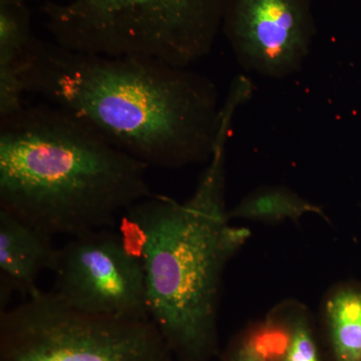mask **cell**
<instances>
[{
    "label": "cell",
    "instance_id": "6da1fadb",
    "mask_svg": "<svg viewBox=\"0 0 361 361\" xmlns=\"http://www.w3.org/2000/svg\"><path fill=\"white\" fill-rule=\"evenodd\" d=\"M27 94L59 106L148 167L208 163L222 106L212 80L144 56L73 51L33 40Z\"/></svg>",
    "mask_w": 361,
    "mask_h": 361
},
{
    "label": "cell",
    "instance_id": "7a4b0ae2",
    "mask_svg": "<svg viewBox=\"0 0 361 361\" xmlns=\"http://www.w3.org/2000/svg\"><path fill=\"white\" fill-rule=\"evenodd\" d=\"M236 111L223 106L217 144L189 199L152 194L121 219L120 233L144 269L149 319L177 361L218 355L223 274L251 236L230 224L226 206L227 142Z\"/></svg>",
    "mask_w": 361,
    "mask_h": 361
},
{
    "label": "cell",
    "instance_id": "3957f363",
    "mask_svg": "<svg viewBox=\"0 0 361 361\" xmlns=\"http://www.w3.org/2000/svg\"><path fill=\"white\" fill-rule=\"evenodd\" d=\"M148 169L51 104L0 120V210L52 238L116 224L152 195Z\"/></svg>",
    "mask_w": 361,
    "mask_h": 361
},
{
    "label": "cell",
    "instance_id": "277c9868",
    "mask_svg": "<svg viewBox=\"0 0 361 361\" xmlns=\"http://www.w3.org/2000/svg\"><path fill=\"white\" fill-rule=\"evenodd\" d=\"M230 0H71L42 6L56 44L103 56H144L180 68L212 51Z\"/></svg>",
    "mask_w": 361,
    "mask_h": 361
},
{
    "label": "cell",
    "instance_id": "5b68a950",
    "mask_svg": "<svg viewBox=\"0 0 361 361\" xmlns=\"http://www.w3.org/2000/svg\"><path fill=\"white\" fill-rule=\"evenodd\" d=\"M151 319L73 310L40 291L0 313V361H173Z\"/></svg>",
    "mask_w": 361,
    "mask_h": 361
},
{
    "label": "cell",
    "instance_id": "8992f818",
    "mask_svg": "<svg viewBox=\"0 0 361 361\" xmlns=\"http://www.w3.org/2000/svg\"><path fill=\"white\" fill-rule=\"evenodd\" d=\"M51 291L73 310L123 319H149L141 260L120 231L96 230L59 248Z\"/></svg>",
    "mask_w": 361,
    "mask_h": 361
},
{
    "label": "cell",
    "instance_id": "52a82bcc",
    "mask_svg": "<svg viewBox=\"0 0 361 361\" xmlns=\"http://www.w3.org/2000/svg\"><path fill=\"white\" fill-rule=\"evenodd\" d=\"M222 30L242 68L274 80L301 70L316 35L311 0H230Z\"/></svg>",
    "mask_w": 361,
    "mask_h": 361
},
{
    "label": "cell",
    "instance_id": "ba28073f",
    "mask_svg": "<svg viewBox=\"0 0 361 361\" xmlns=\"http://www.w3.org/2000/svg\"><path fill=\"white\" fill-rule=\"evenodd\" d=\"M52 237L20 218L0 210V307L6 310L11 294L26 298L39 293V275L54 271L59 248Z\"/></svg>",
    "mask_w": 361,
    "mask_h": 361
},
{
    "label": "cell",
    "instance_id": "9c48e42d",
    "mask_svg": "<svg viewBox=\"0 0 361 361\" xmlns=\"http://www.w3.org/2000/svg\"><path fill=\"white\" fill-rule=\"evenodd\" d=\"M35 37L26 2L0 0V120L25 108V68Z\"/></svg>",
    "mask_w": 361,
    "mask_h": 361
},
{
    "label": "cell",
    "instance_id": "30bf717a",
    "mask_svg": "<svg viewBox=\"0 0 361 361\" xmlns=\"http://www.w3.org/2000/svg\"><path fill=\"white\" fill-rule=\"evenodd\" d=\"M319 334L329 361H361V282H339L326 292Z\"/></svg>",
    "mask_w": 361,
    "mask_h": 361
},
{
    "label": "cell",
    "instance_id": "8fae6325",
    "mask_svg": "<svg viewBox=\"0 0 361 361\" xmlns=\"http://www.w3.org/2000/svg\"><path fill=\"white\" fill-rule=\"evenodd\" d=\"M315 214L325 217L322 207L303 198L293 190L283 186H265L246 195L229 210L230 219L255 221L277 224L298 222L304 216Z\"/></svg>",
    "mask_w": 361,
    "mask_h": 361
},
{
    "label": "cell",
    "instance_id": "7c38bea8",
    "mask_svg": "<svg viewBox=\"0 0 361 361\" xmlns=\"http://www.w3.org/2000/svg\"><path fill=\"white\" fill-rule=\"evenodd\" d=\"M278 361H329L310 310L296 300H291L288 341Z\"/></svg>",
    "mask_w": 361,
    "mask_h": 361
},
{
    "label": "cell",
    "instance_id": "4fadbf2b",
    "mask_svg": "<svg viewBox=\"0 0 361 361\" xmlns=\"http://www.w3.org/2000/svg\"><path fill=\"white\" fill-rule=\"evenodd\" d=\"M281 353L282 344L276 332L259 320L233 337L221 361H278Z\"/></svg>",
    "mask_w": 361,
    "mask_h": 361
},
{
    "label": "cell",
    "instance_id": "5bb4252c",
    "mask_svg": "<svg viewBox=\"0 0 361 361\" xmlns=\"http://www.w3.org/2000/svg\"><path fill=\"white\" fill-rule=\"evenodd\" d=\"M7 1H21V2H26L27 0H7Z\"/></svg>",
    "mask_w": 361,
    "mask_h": 361
}]
</instances>
